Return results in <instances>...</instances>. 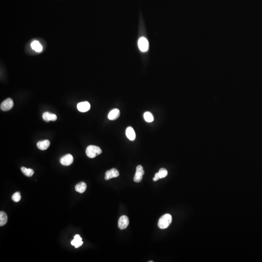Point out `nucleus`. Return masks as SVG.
Here are the masks:
<instances>
[{"label": "nucleus", "instance_id": "nucleus-14", "mask_svg": "<svg viewBox=\"0 0 262 262\" xmlns=\"http://www.w3.org/2000/svg\"><path fill=\"white\" fill-rule=\"evenodd\" d=\"M126 136L129 140L133 141L136 139V135L135 131L132 127H128L126 130Z\"/></svg>", "mask_w": 262, "mask_h": 262}, {"label": "nucleus", "instance_id": "nucleus-17", "mask_svg": "<svg viewBox=\"0 0 262 262\" xmlns=\"http://www.w3.org/2000/svg\"><path fill=\"white\" fill-rule=\"evenodd\" d=\"M32 48L37 52H40L42 50V47L38 41L35 40L31 43Z\"/></svg>", "mask_w": 262, "mask_h": 262}, {"label": "nucleus", "instance_id": "nucleus-21", "mask_svg": "<svg viewBox=\"0 0 262 262\" xmlns=\"http://www.w3.org/2000/svg\"><path fill=\"white\" fill-rule=\"evenodd\" d=\"M12 198L13 201L16 202V203H17L20 201L21 199V196H20V192H17L13 194L12 197Z\"/></svg>", "mask_w": 262, "mask_h": 262}, {"label": "nucleus", "instance_id": "nucleus-20", "mask_svg": "<svg viewBox=\"0 0 262 262\" xmlns=\"http://www.w3.org/2000/svg\"><path fill=\"white\" fill-rule=\"evenodd\" d=\"M157 174H158L159 178V179H160L164 178L165 177H167V174H168V172H167V170L166 169L162 168V169H160Z\"/></svg>", "mask_w": 262, "mask_h": 262}, {"label": "nucleus", "instance_id": "nucleus-4", "mask_svg": "<svg viewBox=\"0 0 262 262\" xmlns=\"http://www.w3.org/2000/svg\"><path fill=\"white\" fill-rule=\"evenodd\" d=\"M144 171L143 167L141 165H139L136 167V172L133 178V180L136 183H139L141 181L143 178V175L144 174Z\"/></svg>", "mask_w": 262, "mask_h": 262}, {"label": "nucleus", "instance_id": "nucleus-5", "mask_svg": "<svg viewBox=\"0 0 262 262\" xmlns=\"http://www.w3.org/2000/svg\"><path fill=\"white\" fill-rule=\"evenodd\" d=\"M60 162L63 166H70L73 162V157L71 154H67L61 157Z\"/></svg>", "mask_w": 262, "mask_h": 262}, {"label": "nucleus", "instance_id": "nucleus-2", "mask_svg": "<svg viewBox=\"0 0 262 262\" xmlns=\"http://www.w3.org/2000/svg\"><path fill=\"white\" fill-rule=\"evenodd\" d=\"M86 155L90 158H93L102 153V150L100 148L94 145L88 146L86 149Z\"/></svg>", "mask_w": 262, "mask_h": 262}, {"label": "nucleus", "instance_id": "nucleus-8", "mask_svg": "<svg viewBox=\"0 0 262 262\" xmlns=\"http://www.w3.org/2000/svg\"><path fill=\"white\" fill-rule=\"evenodd\" d=\"M119 172L117 169L113 168V169H111L110 170H107L105 172V180H109L113 178H116L119 176Z\"/></svg>", "mask_w": 262, "mask_h": 262}, {"label": "nucleus", "instance_id": "nucleus-7", "mask_svg": "<svg viewBox=\"0 0 262 262\" xmlns=\"http://www.w3.org/2000/svg\"><path fill=\"white\" fill-rule=\"evenodd\" d=\"M129 224V218L126 215H122L118 221V227L121 230H124L128 227Z\"/></svg>", "mask_w": 262, "mask_h": 262}, {"label": "nucleus", "instance_id": "nucleus-18", "mask_svg": "<svg viewBox=\"0 0 262 262\" xmlns=\"http://www.w3.org/2000/svg\"><path fill=\"white\" fill-rule=\"evenodd\" d=\"M21 170L24 175L27 177H31L34 174V171L31 169H27L26 167H22Z\"/></svg>", "mask_w": 262, "mask_h": 262}, {"label": "nucleus", "instance_id": "nucleus-9", "mask_svg": "<svg viewBox=\"0 0 262 262\" xmlns=\"http://www.w3.org/2000/svg\"><path fill=\"white\" fill-rule=\"evenodd\" d=\"M77 107L80 112H86L90 108V105L88 102H80L77 105Z\"/></svg>", "mask_w": 262, "mask_h": 262}, {"label": "nucleus", "instance_id": "nucleus-6", "mask_svg": "<svg viewBox=\"0 0 262 262\" xmlns=\"http://www.w3.org/2000/svg\"><path fill=\"white\" fill-rule=\"evenodd\" d=\"M138 47L141 51L145 52L147 51L149 48V43L147 40L144 37H142L139 39L138 42Z\"/></svg>", "mask_w": 262, "mask_h": 262}, {"label": "nucleus", "instance_id": "nucleus-15", "mask_svg": "<svg viewBox=\"0 0 262 262\" xmlns=\"http://www.w3.org/2000/svg\"><path fill=\"white\" fill-rule=\"evenodd\" d=\"M87 184L84 182H80L75 186V189L76 191L80 193H83L87 189Z\"/></svg>", "mask_w": 262, "mask_h": 262}, {"label": "nucleus", "instance_id": "nucleus-19", "mask_svg": "<svg viewBox=\"0 0 262 262\" xmlns=\"http://www.w3.org/2000/svg\"><path fill=\"white\" fill-rule=\"evenodd\" d=\"M144 118L146 121L148 122H152L154 120L153 115L150 112H146L144 114Z\"/></svg>", "mask_w": 262, "mask_h": 262}, {"label": "nucleus", "instance_id": "nucleus-1", "mask_svg": "<svg viewBox=\"0 0 262 262\" xmlns=\"http://www.w3.org/2000/svg\"><path fill=\"white\" fill-rule=\"evenodd\" d=\"M172 222V215L170 214H166L162 216L159 220L158 226L161 229H165L169 227Z\"/></svg>", "mask_w": 262, "mask_h": 262}, {"label": "nucleus", "instance_id": "nucleus-11", "mask_svg": "<svg viewBox=\"0 0 262 262\" xmlns=\"http://www.w3.org/2000/svg\"><path fill=\"white\" fill-rule=\"evenodd\" d=\"M119 116H120V111L119 109L115 108L109 112V114L108 115V118L109 120L114 121L117 119Z\"/></svg>", "mask_w": 262, "mask_h": 262}, {"label": "nucleus", "instance_id": "nucleus-10", "mask_svg": "<svg viewBox=\"0 0 262 262\" xmlns=\"http://www.w3.org/2000/svg\"><path fill=\"white\" fill-rule=\"evenodd\" d=\"M43 119L46 122H49L50 121H56V115L50 112H44L42 115Z\"/></svg>", "mask_w": 262, "mask_h": 262}, {"label": "nucleus", "instance_id": "nucleus-3", "mask_svg": "<svg viewBox=\"0 0 262 262\" xmlns=\"http://www.w3.org/2000/svg\"><path fill=\"white\" fill-rule=\"evenodd\" d=\"M14 106V102L11 98H8L5 100L1 105V109L3 111L10 110Z\"/></svg>", "mask_w": 262, "mask_h": 262}, {"label": "nucleus", "instance_id": "nucleus-12", "mask_svg": "<svg viewBox=\"0 0 262 262\" xmlns=\"http://www.w3.org/2000/svg\"><path fill=\"white\" fill-rule=\"evenodd\" d=\"M83 244L82 238H81L80 235L76 234L74 237V239L71 242V244L75 246V248H79Z\"/></svg>", "mask_w": 262, "mask_h": 262}, {"label": "nucleus", "instance_id": "nucleus-13", "mask_svg": "<svg viewBox=\"0 0 262 262\" xmlns=\"http://www.w3.org/2000/svg\"><path fill=\"white\" fill-rule=\"evenodd\" d=\"M50 145V142L48 140H44L40 141L37 143V147L41 150H47Z\"/></svg>", "mask_w": 262, "mask_h": 262}, {"label": "nucleus", "instance_id": "nucleus-16", "mask_svg": "<svg viewBox=\"0 0 262 262\" xmlns=\"http://www.w3.org/2000/svg\"><path fill=\"white\" fill-rule=\"evenodd\" d=\"M7 215L6 213L3 211L0 212V226H3L7 223Z\"/></svg>", "mask_w": 262, "mask_h": 262}]
</instances>
